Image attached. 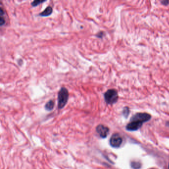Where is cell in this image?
Returning <instances> with one entry per match:
<instances>
[{"label": "cell", "mask_w": 169, "mask_h": 169, "mask_svg": "<svg viewBox=\"0 0 169 169\" xmlns=\"http://www.w3.org/2000/svg\"><path fill=\"white\" fill-rule=\"evenodd\" d=\"M69 98V92L68 90L62 87L57 94V108L59 109L64 108L67 104Z\"/></svg>", "instance_id": "6da1fadb"}, {"label": "cell", "mask_w": 169, "mask_h": 169, "mask_svg": "<svg viewBox=\"0 0 169 169\" xmlns=\"http://www.w3.org/2000/svg\"><path fill=\"white\" fill-rule=\"evenodd\" d=\"M104 99L107 104L113 105L116 103L118 100V93L117 90L114 89H111L107 91L104 94Z\"/></svg>", "instance_id": "7a4b0ae2"}, {"label": "cell", "mask_w": 169, "mask_h": 169, "mask_svg": "<svg viewBox=\"0 0 169 169\" xmlns=\"http://www.w3.org/2000/svg\"><path fill=\"white\" fill-rule=\"evenodd\" d=\"M150 115L146 113H139L134 115L131 118L130 121L139 122L140 123H143L145 122L150 120L151 118Z\"/></svg>", "instance_id": "3957f363"}, {"label": "cell", "mask_w": 169, "mask_h": 169, "mask_svg": "<svg viewBox=\"0 0 169 169\" xmlns=\"http://www.w3.org/2000/svg\"><path fill=\"white\" fill-rule=\"evenodd\" d=\"M123 142V139L120 135L118 134H115L112 135L110 139V145L114 148H118Z\"/></svg>", "instance_id": "277c9868"}, {"label": "cell", "mask_w": 169, "mask_h": 169, "mask_svg": "<svg viewBox=\"0 0 169 169\" xmlns=\"http://www.w3.org/2000/svg\"><path fill=\"white\" fill-rule=\"evenodd\" d=\"M96 130L97 134L100 136V137L103 139L106 138L109 132L108 127L103 125H98L96 128Z\"/></svg>", "instance_id": "5b68a950"}, {"label": "cell", "mask_w": 169, "mask_h": 169, "mask_svg": "<svg viewBox=\"0 0 169 169\" xmlns=\"http://www.w3.org/2000/svg\"><path fill=\"white\" fill-rule=\"evenodd\" d=\"M143 123H140L139 122L130 121V123L127 124L126 127L127 130L129 131H135L138 130L141 128Z\"/></svg>", "instance_id": "8992f818"}, {"label": "cell", "mask_w": 169, "mask_h": 169, "mask_svg": "<svg viewBox=\"0 0 169 169\" xmlns=\"http://www.w3.org/2000/svg\"><path fill=\"white\" fill-rule=\"evenodd\" d=\"M7 14L5 9L2 7V3L1 2L0 6V26H3L5 25L7 22Z\"/></svg>", "instance_id": "52a82bcc"}, {"label": "cell", "mask_w": 169, "mask_h": 169, "mask_svg": "<svg viewBox=\"0 0 169 169\" xmlns=\"http://www.w3.org/2000/svg\"><path fill=\"white\" fill-rule=\"evenodd\" d=\"M52 7L51 6H48L47 7H46V9L39 14V15L40 17H48L49 15H51V14H52Z\"/></svg>", "instance_id": "ba28073f"}, {"label": "cell", "mask_w": 169, "mask_h": 169, "mask_svg": "<svg viewBox=\"0 0 169 169\" xmlns=\"http://www.w3.org/2000/svg\"><path fill=\"white\" fill-rule=\"evenodd\" d=\"M55 106V102L53 100H49L45 105V109L46 111H51L54 109Z\"/></svg>", "instance_id": "9c48e42d"}, {"label": "cell", "mask_w": 169, "mask_h": 169, "mask_svg": "<svg viewBox=\"0 0 169 169\" xmlns=\"http://www.w3.org/2000/svg\"><path fill=\"white\" fill-rule=\"evenodd\" d=\"M46 2V1H40V0H35L33 2H31V5L33 7H37V6L39 5L41 3H43L44 2Z\"/></svg>", "instance_id": "30bf717a"}, {"label": "cell", "mask_w": 169, "mask_h": 169, "mask_svg": "<svg viewBox=\"0 0 169 169\" xmlns=\"http://www.w3.org/2000/svg\"><path fill=\"white\" fill-rule=\"evenodd\" d=\"M132 167L134 169H139L141 168V164L139 162H132Z\"/></svg>", "instance_id": "8fae6325"}, {"label": "cell", "mask_w": 169, "mask_h": 169, "mask_svg": "<svg viewBox=\"0 0 169 169\" xmlns=\"http://www.w3.org/2000/svg\"><path fill=\"white\" fill-rule=\"evenodd\" d=\"M123 115L125 118H127L129 116V113H130V110H129V108L128 107H125L123 109Z\"/></svg>", "instance_id": "7c38bea8"}, {"label": "cell", "mask_w": 169, "mask_h": 169, "mask_svg": "<svg viewBox=\"0 0 169 169\" xmlns=\"http://www.w3.org/2000/svg\"><path fill=\"white\" fill-rule=\"evenodd\" d=\"M103 36L104 32H102V31L98 32V33L96 35V37H97L98 38H101L103 37Z\"/></svg>", "instance_id": "4fadbf2b"}, {"label": "cell", "mask_w": 169, "mask_h": 169, "mask_svg": "<svg viewBox=\"0 0 169 169\" xmlns=\"http://www.w3.org/2000/svg\"><path fill=\"white\" fill-rule=\"evenodd\" d=\"M161 3H162L163 5H164L165 6L168 5L169 3V2L168 1H162Z\"/></svg>", "instance_id": "5bb4252c"}, {"label": "cell", "mask_w": 169, "mask_h": 169, "mask_svg": "<svg viewBox=\"0 0 169 169\" xmlns=\"http://www.w3.org/2000/svg\"></svg>", "instance_id": "9a60e30c"}]
</instances>
